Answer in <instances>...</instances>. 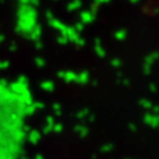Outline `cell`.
Instances as JSON below:
<instances>
[{
	"mask_svg": "<svg viewBox=\"0 0 159 159\" xmlns=\"http://www.w3.org/2000/svg\"><path fill=\"white\" fill-rule=\"evenodd\" d=\"M32 99L20 81H0V159H20Z\"/></svg>",
	"mask_w": 159,
	"mask_h": 159,
	"instance_id": "6da1fadb",
	"label": "cell"
}]
</instances>
